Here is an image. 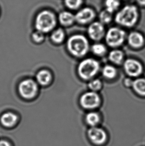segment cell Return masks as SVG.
<instances>
[{"mask_svg":"<svg viewBox=\"0 0 145 146\" xmlns=\"http://www.w3.org/2000/svg\"><path fill=\"white\" fill-rule=\"evenodd\" d=\"M139 18V13L137 7L133 5H128L116 14L114 19L118 25L130 28L137 23Z\"/></svg>","mask_w":145,"mask_h":146,"instance_id":"obj_1","label":"cell"},{"mask_svg":"<svg viewBox=\"0 0 145 146\" xmlns=\"http://www.w3.org/2000/svg\"><path fill=\"white\" fill-rule=\"evenodd\" d=\"M67 48L70 52L76 57H84L90 50L88 39L82 35H75L69 38Z\"/></svg>","mask_w":145,"mask_h":146,"instance_id":"obj_2","label":"cell"},{"mask_svg":"<svg viewBox=\"0 0 145 146\" xmlns=\"http://www.w3.org/2000/svg\"><path fill=\"white\" fill-rule=\"evenodd\" d=\"M100 69V63L96 59L86 58L79 63L78 73L81 79L85 81H90L98 74Z\"/></svg>","mask_w":145,"mask_h":146,"instance_id":"obj_3","label":"cell"},{"mask_svg":"<svg viewBox=\"0 0 145 146\" xmlns=\"http://www.w3.org/2000/svg\"><path fill=\"white\" fill-rule=\"evenodd\" d=\"M56 19L55 15L49 11H43L38 14L36 20V27L41 33L49 32L55 27Z\"/></svg>","mask_w":145,"mask_h":146,"instance_id":"obj_4","label":"cell"},{"mask_svg":"<svg viewBox=\"0 0 145 146\" xmlns=\"http://www.w3.org/2000/svg\"><path fill=\"white\" fill-rule=\"evenodd\" d=\"M107 46L113 48H118L124 43L127 35L124 30L118 27H112L108 29L105 35Z\"/></svg>","mask_w":145,"mask_h":146,"instance_id":"obj_5","label":"cell"},{"mask_svg":"<svg viewBox=\"0 0 145 146\" xmlns=\"http://www.w3.org/2000/svg\"><path fill=\"white\" fill-rule=\"evenodd\" d=\"M102 103L100 95L98 92L88 91L83 93L80 98V103L82 108L86 110L98 108Z\"/></svg>","mask_w":145,"mask_h":146,"instance_id":"obj_6","label":"cell"},{"mask_svg":"<svg viewBox=\"0 0 145 146\" xmlns=\"http://www.w3.org/2000/svg\"><path fill=\"white\" fill-rule=\"evenodd\" d=\"M124 70L129 77H138L143 72V66L140 61L133 58H128L123 63Z\"/></svg>","mask_w":145,"mask_h":146,"instance_id":"obj_7","label":"cell"},{"mask_svg":"<svg viewBox=\"0 0 145 146\" xmlns=\"http://www.w3.org/2000/svg\"><path fill=\"white\" fill-rule=\"evenodd\" d=\"M89 140L96 146H102L106 143L108 136L105 130L98 127H90L87 132Z\"/></svg>","mask_w":145,"mask_h":146,"instance_id":"obj_8","label":"cell"},{"mask_svg":"<svg viewBox=\"0 0 145 146\" xmlns=\"http://www.w3.org/2000/svg\"><path fill=\"white\" fill-rule=\"evenodd\" d=\"M87 33L91 40L98 42L105 37L106 31L104 25L100 22H94L90 24Z\"/></svg>","mask_w":145,"mask_h":146,"instance_id":"obj_9","label":"cell"},{"mask_svg":"<svg viewBox=\"0 0 145 146\" xmlns=\"http://www.w3.org/2000/svg\"><path fill=\"white\" fill-rule=\"evenodd\" d=\"M18 90L22 97L26 99L32 98L37 93V84L32 80H25L20 83Z\"/></svg>","mask_w":145,"mask_h":146,"instance_id":"obj_10","label":"cell"},{"mask_svg":"<svg viewBox=\"0 0 145 146\" xmlns=\"http://www.w3.org/2000/svg\"><path fill=\"white\" fill-rule=\"evenodd\" d=\"M74 16L75 21L84 25L92 23L96 17V13L92 8L85 7L79 10Z\"/></svg>","mask_w":145,"mask_h":146,"instance_id":"obj_11","label":"cell"},{"mask_svg":"<svg viewBox=\"0 0 145 146\" xmlns=\"http://www.w3.org/2000/svg\"><path fill=\"white\" fill-rule=\"evenodd\" d=\"M128 44L132 48L139 49L145 44L144 36L140 32L134 31L130 33L126 38Z\"/></svg>","mask_w":145,"mask_h":146,"instance_id":"obj_12","label":"cell"},{"mask_svg":"<svg viewBox=\"0 0 145 146\" xmlns=\"http://www.w3.org/2000/svg\"><path fill=\"white\" fill-rule=\"evenodd\" d=\"M108 59L115 65H121L124 61V54L120 49L114 48L108 54Z\"/></svg>","mask_w":145,"mask_h":146,"instance_id":"obj_13","label":"cell"},{"mask_svg":"<svg viewBox=\"0 0 145 146\" xmlns=\"http://www.w3.org/2000/svg\"><path fill=\"white\" fill-rule=\"evenodd\" d=\"M85 121L86 124L91 127H96L100 124L101 117L98 113L91 111L88 113L85 116Z\"/></svg>","mask_w":145,"mask_h":146,"instance_id":"obj_14","label":"cell"},{"mask_svg":"<svg viewBox=\"0 0 145 146\" xmlns=\"http://www.w3.org/2000/svg\"><path fill=\"white\" fill-rule=\"evenodd\" d=\"M132 88L137 94L145 97V78H137L133 81Z\"/></svg>","mask_w":145,"mask_h":146,"instance_id":"obj_15","label":"cell"},{"mask_svg":"<svg viewBox=\"0 0 145 146\" xmlns=\"http://www.w3.org/2000/svg\"><path fill=\"white\" fill-rule=\"evenodd\" d=\"M17 116L11 112L6 113L2 115L1 122L4 126L11 127L13 126L17 121Z\"/></svg>","mask_w":145,"mask_h":146,"instance_id":"obj_16","label":"cell"},{"mask_svg":"<svg viewBox=\"0 0 145 146\" xmlns=\"http://www.w3.org/2000/svg\"><path fill=\"white\" fill-rule=\"evenodd\" d=\"M117 69L113 65L106 64L102 68V74L106 79L108 80L114 79L117 76Z\"/></svg>","mask_w":145,"mask_h":146,"instance_id":"obj_17","label":"cell"},{"mask_svg":"<svg viewBox=\"0 0 145 146\" xmlns=\"http://www.w3.org/2000/svg\"><path fill=\"white\" fill-rule=\"evenodd\" d=\"M59 21L64 26H70L75 21V16L71 12H61L59 16Z\"/></svg>","mask_w":145,"mask_h":146,"instance_id":"obj_18","label":"cell"},{"mask_svg":"<svg viewBox=\"0 0 145 146\" xmlns=\"http://www.w3.org/2000/svg\"><path fill=\"white\" fill-rule=\"evenodd\" d=\"M90 50L94 55L98 57L103 56L107 51L106 46L100 42H96L90 46Z\"/></svg>","mask_w":145,"mask_h":146,"instance_id":"obj_19","label":"cell"},{"mask_svg":"<svg viewBox=\"0 0 145 146\" xmlns=\"http://www.w3.org/2000/svg\"><path fill=\"white\" fill-rule=\"evenodd\" d=\"M36 79L38 82L41 85H47L51 81V74L49 71L46 70H41L37 73Z\"/></svg>","mask_w":145,"mask_h":146,"instance_id":"obj_20","label":"cell"},{"mask_svg":"<svg viewBox=\"0 0 145 146\" xmlns=\"http://www.w3.org/2000/svg\"><path fill=\"white\" fill-rule=\"evenodd\" d=\"M99 20L103 25H107L111 22L113 19V13L109 12L106 9L103 10L99 14Z\"/></svg>","mask_w":145,"mask_h":146,"instance_id":"obj_21","label":"cell"},{"mask_svg":"<svg viewBox=\"0 0 145 146\" xmlns=\"http://www.w3.org/2000/svg\"><path fill=\"white\" fill-rule=\"evenodd\" d=\"M88 86L90 91L98 92L102 89L103 83L100 79L94 78L89 81Z\"/></svg>","mask_w":145,"mask_h":146,"instance_id":"obj_22","label":"cell"},{"mask_svg":"<svg viewBox=\"0 0 145 146\" xmlns=\"http://www.w3.org/2000/svg\"><path fill=\"white\" fill-rule=\"evenodd\" d=\"M104 4L105 9L113 14L119 7L120 2L119 0H105Z\"/></svg>","mask_w":145,"mask_h":146,"instance_id":"obj_23","label":"cell"},{"mask_svg":"<svg viewBox=\"0 0 145 146\" xmlns=\"http://www.w3.org/2000/svg\"><path fill=\"white\" fill-rule=\"evenodd\" d=\"M65 38V34L61 29H58L53 32L51 35V38L53 42L60 43L63 41Z\"/></svg>","mask_w":145,"mask_h":146,"instance_id":"obj_24","label":"cell"},{"mask_svg":"<svg viewBox=\"0 0 145 146\" xmlns=\"http://www.w3.org/2000/svg\"><path fill=\"white\" fill-rule=\"evenodd\" d=\"M65 5L72 10H76L82 5L83 0H64Z\"/></svg>","mask_w":145,"mask_h":146,"instance_id":"obj_25","label":"cell"},{"mask_svg":"<svg viewBox=\"0 0 145 146\" xmlns=\"http://www.w3.org/2000/svg\"><path fill=\"white\" fill-rule=\"evenodd\" d=\"M34 40L36 42H41L44 38L43 33L39 31L34 33L32 36Z\"/></svg>","mask_w":145,"mask_h":146,"instance_id":"obj_26","label":"cell"},{"mask_svg":"<svg viewBox=\"0 0 145 146\" xmlns=\"http://www.w3.org/2000/svg\"><path fill=\"white\" fill-rule=\"evenodd\" d=\"M133 81L131 77H127L124 80V85L126 87H132L133 83Z\"/></svg>","mask_w":145,"mask_h":146,"instance_id":"obj_27","label":"cell"},{"mask_svg":"<svg viewBox=\"0 0 145 146\" xmlns=\"http://www.w3.org/2000/svg\"><path fill=\"white\" fill-rule=\"evenodd\" d=\"M0 146H11L10 144L6 141H0Z\"/></svg>","mask_w":145,"mask_h":146,"instance_id":"obj_28","label":"cell"},{"mask_svg":"<svg viewBox=\"0 0 145 146\" xmlns=\"http://www.w3.org/2000/svg\"><path fill=\"white\" fill-rule=\"evenodd\" d=\"M136 1L140 5L145 6V0H136Z\"/></svg>","mask_w":145,"mask_h":146,"instance_id":"obj_29","label":"cell"}]
</instances>
